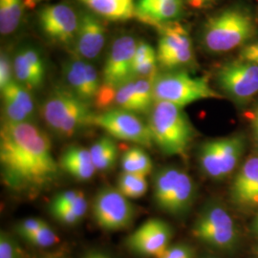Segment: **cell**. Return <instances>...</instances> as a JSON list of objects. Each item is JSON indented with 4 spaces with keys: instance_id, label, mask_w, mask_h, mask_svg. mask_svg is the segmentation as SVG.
Returning a JSON list of instances; mask_svg holds the SVG:
<instances>
[{
    "instance_id": "obj_40",
    "label": "cell",
    "mask_w": 258,
    "mask_h": 258,
    "mask_svg": "<svg viewBox=\"0 0 258 258\" xmlns=\"http://www.w3.org/2000/svg\"><path fill=\"white\" fill-rule=\"evenodd\" d=\"M82 258H113L109 253L101 249H90L83 254Z\"/></svg>"
},
{
    "instance_id": "obj_25",
    "label": "cell",
    "mask_w": 258,
    "mask_h": 258,
    "mask_svg": "<svg viewBox=\"0 0 258 258\" xmlns=\"http://www.w3.org/2000/svg\"><path fill=\"white\" fill-rule=\"evenodd\" d=\"M158 68L156 49L146 41H139L133 60V79L154 81Z\"/></svg>"
},
{
    "instance_id": "obj_34",
    "label": "cell",
    "mask_w": 258,
    "mask_h": 258,
    "mask_svg": "<svg viewBox=\"0 0 258 258\" xmlns=\"http://www.w3.org/2000/svg\"><path fill=\"white\" fill-rule=\"evenodd\" d=\"M45 224H47L46 222L39 218H26L19 222L16 227V231L21 238L25 239L34 232L38 231L40 228H42Z\"/></svg>"
},
{
    "instance_id": "obj_36",
    "label": "cell",
    "mask_w": 258,
    "mask_h": 258,
    "mask_svg": "<svg viewBox=\"0 0 258 258\" xmlns=\"http://www.w3.org/2000/svg\"><path fill=\"white\" fill-rule=\"evenodd\" d=\"M80 192H81L80 190H76V189H68V190L61 191L55 195L49 206L51 207L69 206L78 197Z\"/></svg>"
},
{
    "instance_id": "obj_29",
    "label": "cell",
    "mask_w": 258,
    "mask_h": 258,
    "mask_svg": "<svg viewBox=\"0 0 258 258\" xmlns=\"http://www.w3.org/2000/svg\"><path fill=\"white\" fill-rule=\"evenodd\" d=\"M117 188L129 199H138L145 196L148 190L147 176L122 172L118 180Z\"/></svg>"
},
{
    "instance_id": "obj_42",
    "label": "cell",
    "mask_w": 258,
    "mask_h": 258,
    "mask_svg": "<svg viewBox=\"0 0 258 258\" xmlns=\"http://www.w3.org/2000/svg\"><path fill=\"white\" fill-rule=\"evenodd\" d=\"M252 231L256 235H258V213L256 217L254 218V220L252 222Z\"/></svg>"
},
{
    "instance_id": "obj_26",
    "label": "cell",
    "mask_w": 258,
    "mask_h": 258,
    "mask_svg": "<svg viewBox=\"0 0 258 258\" xmlns=\"http://www.w3.org/2000/svg\"><path fill=\"white\" fill-rule=\"evenodd\" d=\"M24 0H0V33L10 36L19 29L24 16Z\"/></svg>"
},
{
    "instance_id": "obj_11",
    "label": "cell",
    "mask_w": 258,
    "mask_h": 258,
    "mask_svg": "<svg viewBox=\"0 0 258 258\" xmlns=\"http://www.w3.org/2000/svg\"><path fill=\"white\" fill-rule=\"evenodd\" d=\"M93 125L103 129L112 138L131 142L144 148L154 145L148 122L130 111L116 107L102 111L95 114Z\"/></svg>"
},
{
    "instance_id": "obj_24",
    "label": "cell",
    "mask_w": 258,
    "mask_h": 258,
    "mask_svg": "<svg viewBox=\"0 0 258 258\" xmlns=\"http://www.w3.org/2000/svg\"><path fill=\"white\" fill-rule=\"evenodd\" d=\"M89 150L97 171H109L116 166L119 157V148L115 140L109 135L98 139Z\"/></svg>"
},
{
    "instance_id": "obj_35",
    "label": "cell",
    "mask_w": 258,
    "mask_h": 258,
    "mask_svg": "<svg viewBox=\"0 0 258 258\" xmlns=\"http://www.w3.org/2000/svg\"><path fill=\"white\" fill-rule=\"evenodd\" d=\"M156 258H194V251L186 244H175L170 245Z\"/></svg>"
},
{
    "instance_id": "obj_39",
    "label": "cell",
    "mask_w": 258,
    "mask_h": 258,
    "mask_svg": "<svg viewBox=\"0 0 258 258\" xmlns=\"http://www.w3.org/2000/svg\"><path fill=\"white\" fill-rule=\"evenodd\" d=\"M191 8L197 10L207 9L213 5L217 0H184Z\"/></svg>"
},
{
    "instance_id": "obj_44",
    "label": "cell",
    "mask_w": 258,
    "mask_h": 258,
    "mask_svg": "<svg viewBox=\"0 0 258 258\" xmlns=\"http://www.w3.org/2000/svg\"><path fill=\"white\" fill-rule=\"evenodd\" d=\"M47 258H55V257H47Z\"/></svg>"
},
{
    "instance_id": "obj_2",
    "label": "cell",
    "mask_w": 258,
    "mask_h": 258,
    "mask_svg": "<svg viewBox=\"0 0 258 258\" xmlns=\"http://www.w3.org/2000/svg\"><path fill=\"white\" fill-rule=\"evenodd\" d=\"M153 144L166 156H183L194 137L184 109L173 103L155 102L148 120Z\"/></svg>"
},
{
    "instance_id": "obj_38",
    "label": "cell",
    "mask_w": 258,
    "mask_h": 258,
    "mask_svg": "<svg viewBox=\"0 0 258 258\" xmlns=\"http://www.w3.org/2000/svg\"><path fill=\"white\" fill-rule=\"evenodd\" d=\"M240 60L258 65V42L244 47L240 52Z\"/></svg>"
},
{
    "instance_id": "obj_32",
    "label": "cell",
    "mask_w": 258,
    "mask_h": 258,
    "mask_svg": "<svg viewBox=\"0 0 258 258\" xmlns=\"http://www.w3.org/2000/svg\"><path fill=\"white\" fill-rule=\"evenodd\" d=\"M15 80L13 58L5 52L0 55V90H3L9 83Z\"/></svg>"
},
{
    "instance_id": "obj_8",
    "label": "cell",
    "mask_w": 258,
    "mask_h": 258,
    "mask_svg": "<svg viewBox=\"0 0 258 258\" xmlns=\"http://www.w3.org/2000/svg\"><path fill=\"white\" fill-rule=\"evenodd\" d=\"M93 218L104 231H119L132 225L136 208L117 187L101 188L93 199Z\"/></svg>"
},
{
    "instance_id": "obj_13",
    "label": "cell",
    "mask_w": 258,
    "mask_h": 258,
    "mask_svg": "<svg viewBox=\"0 0 258 258\" xmlns=\"http://www.w3.org/2000/svg\"><path fill=\"white\" fill-rule=\"evenodd\" d=\"M172 236V229L166 221L151 218L129 234L125 246L141 257L156 258L170 246Z\"/></svg>"
},
{
    "instance_id": "obj_30",
    "label": "cell",
    "mask_w": 258,
    "mask_h": 258,
    "mask_svg": "<svg viewBox=\"0 0 258 258\" xmlns=\"http://www.w3.org/2000/svg\"><path fill=\"white\" fill-rule=\"evenodd\" d=\"M24 240L35 247L48 248L55 245L58 241V237L55 231L48 224H45L42 228H40L38 231L34 232Z\"/></svg>"
},
{
    "instance_id": "obj_21",
    "label": "cell",
    "mask_w": 258,
    "mask_h": 258,
    "mask_svg": "<svg viewBox=\"0 0 258 258\" xmlns=\"http://www.w3.org/2000/svg\"><path fill=\"white\" fill-rule=\"evenodd\" d=\"M58 164L60 169L79 181L90 180L97 171L90 150L81 146L66 148L59 158Z\"/></svg>"
},
{
    "instance_id": "obj_1",
    "label": "cell",
    "mask_w": 258,
    "mask_h": 258,
    "mask_svg": "<svg viewBox=\"0 0 258 258\" xmlns=\"http://www.w3.org/2000/svg\"><path fill=\"white\" fill-rule=\"evenodd\" d=\"M0 169L2 183L8 189L29 197L48 189L60 173L51 140L34 121L2 120Z\"/></svg>"
},
{
    "instance_id": "obj_20",
    "label": "cell",
    "mask_w": 258,
    "mask_h": 258,
    "mask_svg": "<svg viewBox=\"0 0 258 258\" xmlns=\"http://www.w3.org/2000/svg\"><path fill=\"white\" fill-rule=\"evenodd\" d=\"M184 0H138L135 18L143 23L158 28L175 21L183 12Z\"/></svg>"
},
{
    "instance_id": "obj_7",
    "label": "cell",
    "mask_w": 258,
    "mask_h": 258,
    "mask_svg": "<svg viewBox=\"0 0 258 258\" xmlns=\"http://www.w3.org/2000/svg\"><path fill=\"white\" fill-rule=\"evenodd\" d=\"M192 234L196 239L217 249L233 248L238 232L229 212L219 204L207 205L194 222Z\"/></svg>"
},
{
    "instance_id": "obj_22",
    "label": "cell",
    "mask_w": 258,
    "mask_h": 258,
    "mask_svg": "<svg viewBox=\"0 0 258 258\" xmlns=\"http://www.w3.org/2000/svg\"><path fill=\"white\" fill-rule=\"evenodd\" d=\"M215 153L222 177L230 175L239 164L245 150V140L242 136H230L210 141Z\"/></svg>"
},
{
    "instance_id": "obj_23",
    "label": "cell",
    "mask_w": 258,
    "mask_h": 258,
    "mask_svg": "<svg viewBox=\"0 0 258 258\" xmlns=\"http://www.w3.org/2000/svg\"><path fill=\"white\" fill-rule=\"evenodd\" d=\"M88 11L101 19L123 22L135 18L136 3L134 0H79Z\"/></svg>"
},
{
    "instance_id": "obj_37",
    "label": "cell",
    "mask_w": 258,
    "mask_h": 258,
    "mask_svg": "<svg viewBox=\"0 0 258 258\" xmlns=\"http://www.w3.org/2000/svg\"><path fill=\"white\" fill-rule=\"evenodd\" d=\"M68 207L71 209L72 212H74L76 216L80 220H82L88 210V203L85 195L81 191L78 195V197Z\"/></svg>"
},
{
    "instance_id": "obj_33",
    "label": "cell",
    "mask_w": 258,
    "mask_h": 258,
    "mask_svg": "<svg viewBox=\"0 0 258 258\" xmlns=\"http://www.w3.org/2000/svg\"><path fill=\"white\" fill-rule=\"evenodd\" d=\"M49 211L55 220H57L64 225L74 226V225H77L79 222H81V220L76 216V214L71 211V209L68 206H62V207L49 206Z\"/></svg>"
},
{
    "instance_id": "obj_31",
    "label": "cell",
    "mask_w": 258,
    "mask_h": 258,
    "mask_svg": "<svg viewBox=\"0 0 258 258\" xmlns=\"http://www.w3.org/2000/svg\"><path fill=\"white\" fill-rule=\"evenodd\" d=\"M0 258H23V251L19 243L9 233H0Z\"/></svg>"
},
{
    "instance_id": "obj_17",
    "label": "cell",
    "mask_w": 258,
    "mask_h": 258,
    "mask_svg": "<svg viewBox=\"0 0 258 258\" xmlns=\"http://www.w3.org/2000/svg\"><path fill=\"white\" fill-rule=\"evenodd\" d=\"M15 81L30 91L39 89L45 81L46 66L41 52L34 46L19 48L13 57Z\"/></svg>"
},
{
    "instance_id": "obj_19",
    "label": "cell",
    "mask_w": 258,
    "mask_h": 258,
    "mask_svg": "<svg viewBox=\"0 0 258 258\" xmlns=\"http://www.w3.org/2000/svg\"><path fill=\"white\" fill-rule=\"evenodd\" d=\"M231 200L239 207H258V156L248 158L231 184Z\"/></svg>"
},
{
    "instance_id": "obj_28",
    "label": "cell",
    "mask_w": 258,
    "mask_h": 258,
    "mask_svg": "<svg viewBox=\"0 0 258 258\" xmlns=\"http://www.w3.org/2000/svg\"><path fill=\"white\" fill-rule=\"evenodd\" d=\"M31 92L32 91H30L25 86L14 80L3 90H1V98L7 99L17 104L22 110L25 111L33 120L36 105Z\"/></svg>"
},
{
    "instance_id": "obj_10",
    "label": "cell",
    "mask_w": 258,
    "mask_h": 258,
    "mask_svg": "<svg viewBox=\"0 0 258 258\" xmlns=\"http://www.w3.org/2000/svg\"><path fill=\"white\" fill-rule=\"evenodd\" d=\"M157 30L160 35L156 49L159 67L171 71L194 62L192 40L182 24L172 21Z\"/></svg>"
},
{
    "instance_id": "obj_43",
    "label": "cell",
    "mask_w": 258,
    "mask_h": 258,
    "mask_svg": "<svg viewBox=\"0 0 258 258\" xmlns=\"http://www.w3.org/2000/svg\"><path fill=\"white\" fill-rule=\"evenodd\" d=\"M256 254L258 255V247L256 248Z\"/></svg>"
},
{
    "instance_id": "obj_6",
    "label": "cell",
    "mask_w": 258,
    "mask_h": 258,
    "mask_svg": "<svg viewBox=\"0 0 258 258\" xmlns=\"http://www.w3.org/2000/svg\"><path fill=\"white\" fill-rule=\"evenodd\" d=\"M155 102H167L184 107L208 99H220L205 77H194L184 71H168L158 74L153 81Z\"/></svg>"
},
{
    "instance_id": "obj_4",
    "label": "cell",
    "mask_w": 258,
    "mask_h": 258,
    "mask_svg": "<svg viewBox=\"0 0 258 258\" xmlns=\"http://www.w3.org/2000/svg\"><path fill=\"white\" fill-rule=\"evenodd\" d=\"M254 33L255 23L250 14L239 8H230L206 21L201 40L208 52L223 54L244 45Z\"/></svg>"
},
{
    "instance_id": "obj_27",
    "label": "cell",
    "mask_w": 258,
    "mask_h": 258,
    "mask_svg": "<svg viewBox=\"0 0 258 258\" xmlns=\"http://www.w3.org/2000/svg\"><path fill=\"white\" fill-rule=\"evenodd\" d=\"M123 172L148 176L153 170V162L148 152L140 146L128 148L120 158Z\"/></svg>"
},
{
    "instance_id": "obj_18",
    "label": "cell",
    "mask_w": 258,
    "mask_h": 258,
    "mask_svg": "<svg viewBox=\"0 0 258 258\" xmlns=\"http://www.w3.org/2000/svg\"><path fill=\"white\" fill-rule=\"evenodd\" d=\"M154 103L153 81L148 79H133L120 85L114 97L116 108L136 114L149 113Z\"/></svg>"
},
{
    "instance_id": "obj_5",
    "label": "cell",
    "mask_w": 258,
    "mask_h": 258,
    "mask_svg": "<svg viewBox=\"0 0 258 258\" xmlns=\"http://www.w3.org/2000/svg\"><path fill=\"white\" fill-rule=\"evenodd\" d=\"M153 199L159 210L180 217L188 212L196 196L194 179L183 169L163 166L153 174Z\"/></svg>"
},
{
    "instance_id": "obj_41",
    "label": "cell",
    "mask_w": 258,
    "mask_h": 258,
    "mask_svg": "<svg viewBox=\"0 0 258 258\" xmlns=\"http://www.w3.org/2000/svg\"><path fill=\"white\" fill-rule=\"evenodd\" d=\"M252 126H253V132H254V136L255 140L258 143V106L254 111V115H253V120H252Z\"/></svg>"
},
{
    "instance_id": "obj_9",
    "label": "cell",
    "mask_w": 258,
    "mask_h": 258,
    "mask_svg": "<svg viewBox=\"0 0 258 258\" xmlns=\"http://www.w3.org/2000/svg\"><path fill=\"white\" fill-rule=\"evenodd\" d=\"M81 14L68 2H57L42 6L37 13L41 33L56 45L72 47L80 26Z\"/></svg>"
},
{
    "instance_id": "obj_16",
    "label": "cell",
    "mask_w": 258,
    "mask_h": 258,
    "mask_svg": "<svg viewBox=\"0 0 258 258\" xmlns=\"http://www.w3.org/2000/svg\"><path fill=\"white\" fill-rule=\"evenodd\" d=\"M102 20L90 11L81 13L73 55L87 61L99 58L106 43V28Z\"/></svg>"
},
{
    "instance_id": "obj_12",
    "label": "cell",
    "mask_w": 258,
    "mask_h": 258,
    "mask_svg": "<svg viewBox=\"0 0 258 258\" xmlns=\"http://www.w3.org/2000/svg\"><path fill=\"white\" fill-rule=\"evenodd\" d=\"M138 42L130 35L117 37L106 56L102 83L113 89L133 80V60Z\"/></svg>"
},
{
    "instance_id": "obj_15",
    "label": "cell",
    "mask_w": 258,
    "mask_h": 258,
    "mask_svg": "<svg viewBox=\"0 0 258 258\" xmlns=\"http://www.w3.org/2000/svg\"><path fill=\"white\" fill-rule=\"evenodd\" d=\"M65 87L84 102L92 104L100 91L102 82L95 66L73 55L62 66Z\"/></svg>"
},
{
    "instance_id": "obj_3",
    "label": "cell",
    "mask_w": 258,
    "mask_h": 258,
    "mask_svg": "<svg viewBox=\"0 0 258 258\" xmlns=\"http://www.w3.org/2000/svg\"><path fill=\"white\" fill-rule=\"evenodd\" d=\"M40 113L47 126L63 138H71L83 128L93 125L95 116L91 104L65 86H57L52 90L42 102Z\"/></svg>"
},
{
    "instance_id": "obj_14",
    "label": "cell",
    "mask_w": 258,
    "mask_h": 258,
    "mask_svg": "<svg viewBox=\"0 0 258 258\" xmlns=\"http://www.w3.org/2000/svg\"><path fill=\"white\" fill-rule=\"evenodd\" d=\"M217 82L232 99L248 101L258 93V65L243 60L223 65L217 73Z\"/></svg>"
}]
</instances>
